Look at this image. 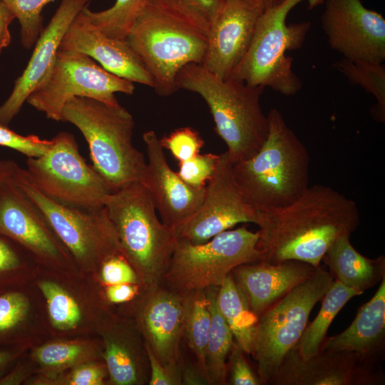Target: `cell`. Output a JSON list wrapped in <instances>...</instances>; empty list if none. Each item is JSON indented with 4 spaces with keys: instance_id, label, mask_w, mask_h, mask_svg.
<instances>
[{
    "instance_id": "6da1fadb",
    "label": "cell",
    "mask_w": 385,
    "mask_h": 385,
    "mask_svg": "<svg viewBox=\"0 0 385 385\" xmlns=\"http://www.w3.org/2000/svg\"><path fill=\"white\" fill-rule=\"evenodd\" d=\"M359 224L353 200L329 186L316 184L292 204L260 212L257 246L262 260H296L317 267L333 243L350 236Z\"/></svg>"
},
{
    "instance_id": "7a4b0ae2",
    "label": "cell",
    "mask_w": 385,
    "mask_h": 385,
    "mask_svg": "<svg viewBox=\"0 0 385 385\" xmlns=\"http://www.w3.org/2000/svg\"><path fill=\"white\" fill-rule=\"evenodd\" d=\"M268 131L261 148L250 158L232 163L235 180L247 202L260 212L282 209L308 188L309 152L286 123L272 108Z\"/></svg>"
},
{
    "instance_id": "3957f363",
    "label": "cell",
    "mask_w": 385,
    "mask_h": 385,
    "mask_svg": "<svg viewBox=\"0 0 385 385\" xmlns=\"http://www.w3.org/2000/svg\"><path fill=\"white\" fill-rule=\"evenodd\" d=\"M176 84L205 101L232 163L250 158L261 148L268 131L267 116L260 101L264 88L221 79L199 63L182 68Z\"/></svg>"
},
{
    "instance_id": "277c9868",
    "label": "cell",
    "mask_w": 385,
    "mask_h": 385,
    "mask_svg": "<svg viewBox=\"0 0 385 385\" xmlns=\"http://www.w3.org/2000/svg\"><path fill=\"white\" fill-rule=\"evenodd\" d=\"M62 121L81 131L88 145L93 167L112 192L142 181L146 161L133 144V118L120 103L76 97L64 106Z\"/></svg>"
},
{
    "instance_id": "5b68a950",
    "label": "cell",
    "mask_w": 385,
    "mask_h": 385,
    "mask_svg": "<svg viewBox=\"0 0 385 385\" xmlns=\"http://www.w3.org/2000/svg\"><path fill=\"white\" fill-rule=\"evenodd\" d=\"M105 208L121 253L135 270L141 287L162 284L178 237L158 219L147 189L135 182L113 191Z\"/></svg>"
},
{
    "instance_id": "8992f818",
    "label": "cell",
    "mask_w": 385,
    "mask_h": 385,
    "mask_svg": "<svg viewBox=\"0 0 385 385\" xmlns=\"http://www.w3.org/2000/svg\"><path fill=\"white\" fill-rule=\"evenodd\" d=\"M309 8L324 0H284L264 9L260 16L250 47L229 78L255 87H269L285 96L296 94L302 86L292 69V58L286 52L299 48L310 23L287 24L289 11L301 2Z\"/></svg>"
},
{
    "instance_id": "52a82bcc",
    "label": "cell",
    "mask_w": 385,
    "mask_h": 385,
    "mask_svg": "<svg viewBox=\"0 0 385 385\" xmlns=\"http://www.w3.org/2000/svg\"><path fill=\"white\" fill-rule=\"evenodd\" d=\"M126 41L152 76L158 95L178 91L177 76L191 63L202 64L207 35L148 2L134 21Z\"/></svg>"
},
{
    "instance_id": "ba28073f",
    "label": "cell",
    "mask_w": 385,
    "mask_h": 385,
    "mask_svg": "<svg viewBox=\"0 0 385 385\" xmlns=\"http://www.w3.org/2000/svg\"><path fill=\"white\" fill-rule=\"evenodd\" d=\"M320 265L257 319L252 334V353L262 384H269L282 359L300 339L314 305L334 281Z\"/></svg>"
},
{
    "instance_id": "9c48e42d",
    "label": "cell",
    "mask_w": 385,
    "mask_h": 385,
    "mask_svg": "<svg viewBox=\"0 0 385 385\" xmlns=\"http://www.w3.org/2000/svg\"><path fill=\"white\" fill-rule=\"evenodd\" d=\"M258 238L242 226L201 244L178 239L163 284L185 293L219 287L235 267L262 260Z\"/></svg>"
},
{
    "instance_id": "30bf717a",
    "label": "cell",
    "mask_w": 385,
    "mask_h": 385,
    "mask_svg": "<svg viewBox=\"0 0 385 385\" xmlns=\"http://www.w3.org/2000/svg\"><path fill=\"white\" fill-rule=\"evenodd\" d=\"M26 175L49 199L72 207L94 210L105 207L112 192L103 178L81 156L74 136L60 132L43 155L27 158Z\"/></svg>"
},
{
    "instance_id": "8fae6325",
    "label": "cell",
    "mask_w": 385,
    "mask_h": 385,
    "mask_svg": "<svg viewBox=\"0 0 385 385\" xmlns=\"http://www.w3.org/2000/svg\"><path fill=\"white\" fill-rule=\"evenodd\" d=\"M134 91L133 83L108 72L91 57L59 49L50 73L26 101L47 118L62 121L63 108L73 98L118 105L116 93L132 95Z\"/></svg>"
},
{
    "instance_id": "7c38bea8",
    "label": "cell",
    "mask_w": 385,
    "mask_h": 385,
    "mask_svg": "<svg viewBox=\"0 0 385 385\" xmlns=\"http://www.w3.org/2000/svg\"><path fill=\"white\" fill-rule=\"evenodd\" d=\"M14 183L41 212L61 243L79 260L104 261L121 253L114 227L104 207L87 210L58 203L43 195L17 167Z\"/></svg>"
},
{
    "instance_id": "4fadbf2b",
    "label": "cell",
    "mask_w": 385,
    "mask_h": 385,
    "mask_svg": "<svg viewBox=\"0 0 385 385\" xmlns=\"http://www.w3.org/2000/svg\"><path fill=\"white\" fill-rule=\"evenodd\" d=\"M232 166L227 152L220 154L217 169L206 185L201 205L176 230L178 239L201 244L237 224L257 225L260 212L245 200L235 180Z\"/></svg>"
},
{
    "instance_id": "5bb4252c",
    "label": "cell",
    "mask_w": 385,
    "mask_h": 385,
    "mask_svg": "<svg viewBox=\"0 0 385 385\" xmlns=\"http://www.w3.org/2000/svg\"><path fill=\"white\" fill-rule=\"evenodd\" d=\"M322 25L330 47L351 61L383 63L385 19L361 0H324Z\"/></svg>"
},
{
    "instance_id": "9a60e30c",
    "label": "cell",
    "mask_w": 385,
    "mask_h": 385,
    "mask_svg": "<svg viewBox=\"0 0 385 385\" xmlns=\"http://www.w3.org/2000/svg\"><path fill=\"white\" fill-rule=\"evenodd\" d=\"M264 7L260 0H225L207 33L202 66L227 79L246 54Z\"/></svg>"
},
{
    "instance_id": "2e32d148",
    "label": "cell",
    "mask_w": 385,
    "mask_h": 385,
    "mask_svg": "<svg viewBox=\"0 0 385 385\" xmlns=\"http://www.w3.org/2000/svg\"><path fill=\"white\" fill-rule=\"evenodd\" d=\"M371 366L350 351L319 350L316 355L304 359L294 346L287 352L269 384H381L384 376Z\"/></svg>"
},
{
    "instance_id": "e0dca14e",
    "label": "cell",
    "mask_w": 385,
    "mask_h": 385,
    "mask_svg": "<svg viewBox=\"0 0 385 385\" xmlns=\"http://www.w3.org/2000/svg\"><path fill=\"white\" fill-rule=\"evenodd\" d=\"M148 156L140 182L158 210L161 221L176 230L185 224L201 205L205 188H197L183 181L169 166L160 138L153 130L143 134Z\"/></svg>"
},
{
    "instance_id": "ac0fdd59",
    "label": "cell",
    "mask_w": 385,
    "mask_h": 385,
    "mask_svg": "<svg viewBox=\"0 0 385 385\" xmlns=\"http://www.w3.org/2000/svg\"><path fill=\"white\" fill-rule=\"evenodd\" d=\"M144 291L139 322L145 344L163 365L180 366L188 293L163 284Z\"/></svg>"
},
{
    "instance_id": "d6986e66",
    "label": "cell",
    "mask_w": 385,
    "mask_h": 385,
    "mask_svg": "<svg viewBox=\"0 0 385 385\" xmlns=\"http://www.w3.org/2000/svg\"><path fill=\"white\" fill-rule=\"evenodd\" d=\"M91 0H62L48 24L43 28L31 56L15 81L12 91L0 106V123L9 125L31 93L50 73L61 41L69 26Z\"/></svg>"
},
{
    "instance_id": "ffe728a7",
    "label": "cell",
    "mask_w": 385,
    "mask_h": 385,
    "mask_svg": "<svg viewBox=\"0 0 385 385\" xmlns=\"http://www.w3.org/2000/svg\"><path fill=\"white\" fill-rule=\"evenodd\" d=\"M59 49L83 53L120 78L154 88L152 76L126 40L104 35L81 12L69 26Z\"/></svg>"
},
{
    "instance_id": "44dd1931",
    "label": "cell",
    "mask_w": 385,
    "mask_h": 385,
    "mask_svg": "<svg viewBox=\"0 0 385 385\" xmlns=\"http://www.w3.org/2000/svg\"><path fill=\"white\" fill-rule=\"evenodd\" d=\"M0 234L43 257L63 253L45 217L11 178L0 186Z\"/></svg>"
},
{
    "instance_id": "7402d4cb",
    "label": "cell",
    "mask_w": 385,
    "mask_h": 385,
    "mask_svg": "<svg viewBox=\"0 0 385 385\" xmlns=\"http://www.w3.org/2000/svg\"><path fill=\"white\" fill-rule=\"evenodd\" d=\"M315 268L296 260L278 263L260 260L240 265L232 271L231 274L244 294L250 308L258 317L305 280Z\"/></svg>"
},
{
    "instance_id": "603a6c76",
    "label": "cell",
    "mask_w": 385,
    "mask_h": 385,
    "mask_svg": "<svg viewBox=\"0 0 385 385\" xmlns=\"http://www.w3.org/2000/svg\"><path fill=\"white\" fill-rule=\"evenodd\" d=\"M385 339V276L374 295L359 309L342 333L324 339L319 350L350 351L371 364L380 355Z\"/></svg>"
},
{
    "instance_id": "cb8c5ba5",
    "label": "cell",
    "mask_w": 385,
    "mask_h": 385,
    "mask_svg": "<svg viewBox=\"0 0 385 385\" xmlns=\"http://www.w3.org/2000/svg\"><path fill=\"white\" fill-rule=\"evenodd\" d=\"M349 238L344 235L337 239L322 261L336 280L362 294L385 276V258L364 256L352 246Z\"/></svg>"
},
{
    "instance_id": "d4e9b609",
    "label": "cell",
    "mask_w": 385,
    "mask_h": 385,
    "mask_svg": "<svg viewBox=\"0 0 385 385\" xmlns=\"http://www.w3.org/2000/svg\"><path fill=\"white\" fill-rule=\"evenodd\" d=\"M216 303L235 342L245 354H251L252 334L258 317L250 308L231 273L218 287Z\"/></svg>"
},
{
    "instance_id": "484cf974",
    "label": "cell",
    "mask_w": 385,
    "mask_h": 385,
    "mask_svg": "<svg viewBox=\"0 0 385 385\" xmlns=\"http://www.w3.org/2000/svg\"><path fill=\"white\" fill-rule=\"evenodd\" d=\"M361 294L338 280L332 282L322 298V307L317 316L307 326L295 345L302 357L308 359L319 351L333 319L352 297Z\"/></svg>"
},
{
    "instance_id": "4316f807",
    "label": "cell",
    "mask_w": 385,
    "mask_h": 385,
    "mask_svg": "<svg viewBox=\"0 0 385 385\" xmlns=\"http://www.w3.org/2000/svg\"><path fill=\"white\" fill-rule=\"evenodd\" d=\"M217 289L218 287L207 289L211 323L205 353V372L208 384L224 385L227 384V379L226 359L234 337L217 308Z\"/></svg>"
},
{
    "instance_id": "83f0119b",
    "label": "cell",
    "mask_w": 385,
    "mask_h": 385,
    "mask_svg": "<svg viewBox=\"0 0 385 385\" xmlns=\"http://www.w3.org/2000/svg\"><path fill=\"white\" fill-rule=\"evenodd\" d=\"M210 323L207 289L189 292L183 338L194 353L197 366L205 376V353Z\"/></svg>"
},
{
    "instance_id": "f1b7e54d",
    "label": "cell",
    "mask_w": 385,
    "mask_h": 385,
    "mask_svg": "<svg viewBox=\"0 0 385 385\" xmlns=\"http://www.w3.org/2000/svg\"><path fill=\"white\" fill-rule=\"evenodd\" d=\"M348 81L359 85L374 96L376 104L371 108L372 117L385 121V67L382 63L351 61L342 58L334 64Z\"/></svg>"
},
{
    "instance_id": "f546056e",
    "label": "cell",
    "mask_w": 385,
    "mask_h": 385,
    "mask_svg": "<svg viewBox=\"0 0 385 385\" xmlns=\"http://www.w3.org/2000/svg\"><path fill=\"white\" fill-rule=\"evenodd\" d=\"M148 0H115L109 8L93 11L88 6L81 13L93 28L104 35L125 39L136 18Z\"/></svg>"
},
{
    "instance_id": "4dcf8cb0",
    "label": "cell",
    "mask_w": 385,
    "mask_h": 385,
    "mask_svg": "<svg viewBox=\"0 0 385 385\" xmlns=\"http://www.w3.org/2000/svg\"><path fill=\"white\" fill-rule=\"evenodd\" d=\"M104 358L111 379L115 384L133 385L148 381L149 368L142 365L130 348L120 340L106 341Z\"/></svg>"
},
{
    "instance_id": "1f68e13d",
    "label": "cell",
    "mask_w": 385,
    "mask_h": 385,
    "mask_svg": "<svg viewBox=\"0 0 385 385\" xmlns=\"http://www.w3.org/2000/svg\"><path fill=\"white\" fill-rule=\"evenodd\" d=\"M225 0H148V2L207 35Z\"/></svg>"
},
{
    "instance_id": "d6a6232c",
    "label": "cell",
    "mask_w": 385,
    "mask_h": 385,
    "mask_svg": "<svg viewBox=\"0 0 385 385\" xmlns=\"http://www.w3.org/2000/svg\"><path fill=\"white\" fill-rule=\"evenodd\" d=\"M48 306L51 321L60 329L76 326L81 318L80 308L75 299L56 283L44 281L39 284Z\"/></svg>"
},
{
    "instance_id": "836d02e7",
    "label": "cell",
    "mask_w": 385,
    "mask_h": 385,
    "mask_svg": "<svg viewBox=\"0 0 385 385\" xmlns=\"http://www.w3.org/2000/svg\"><path fill=\"white\" fill-rule=\"evenodd\" d=\"M13 12L20 25L22 46L33 47L43 29L42 11L56 0H1Z\"/></svg>"
},
{
    "instance_id": "e575fe53",
    "label": "cell",
    "mask_w": 385,
    "mask_h": 385,
    "mask_svg": "<svg viewBox=\"0 0 385 385\" xmlns=\"http://www.w3.org/2000/svg\"><path fill=\"white\" fill-rule=\"evenodd\" d=\"M163 149L169 150L179 162L189 160L200 153L205 142L192 128H179L160 138Z\"/></svg>"
},
{
    "instance_id": "d590c367",
    "label": "cell",
    "mask_w": 385,
    "mask_h": 385,
    "mask_svg": "<svg viewBox=\"0 0 385 385\" xmlns=\"http://www.w3.org/2000/svg\"><path fill=\"white\" fill-rule=\"evenodd\" d=\"M220 160V155L197 154L195 157L178 163V173L186 183L197 188H204L212 178Z\"/></svg>"
},
{
    "instance_id": "8d00e7d4",
    "label": "cell",
    "mask_w": 385,
    "mask_h": 385,
    "mask_svg": "<svg viewBox=\"0 0 385 385\" xmlns=\"http://www.w3.org/2000/svg\"><path fill=\"white\" fill-rule=\"evenodd\" d=\"M52 145V139H41L36 135H22L0 123V145L15 150L27 158L43 155Z\"/></svg>"
},
{
    "instance_id": "74e56055",
    "label": "cell",
    "mask_w": 385,
    "mask_h": 385,
    "mask_svg": "<svg viewBox=\"0 0 385 385\" xmlns=\"http://www.w3.org/2000/svg\"><path fill=\"white\" fill-rule=\"evenodd\" d=\"M101 276L102 281L108 285L118 284L140 285L135 270L122 253L112 255L102 262Z\"/></svg>"
},
{
    "instance_id": "f35d334b",
    "label": "cell",
    "mask_w": 385,
    "mask_h": 385,
    "mask_svg": "<svg viewBox=\"0 0 385 385\" xmlns=\"http://www.w3.org/2000/svg\"><path fill=\"white\" fill-rule=\"evenodd\" d=\"M227 377L232 385H260L259 377L252 371L245 356V352L234 341L228 354Z\"/></svg>"
},
{
    "instance_id": "ab89813d",
    "label": "cell",
    "mask_w": 385,
    "mask_h": 385,
    "mask_svg": "<svg viewBox=\"0 0 385 385\" xmlns=\"http://www.w3.org/2000/svg\"><path fill=\"white\" fill-rule=\"evenodd\" d=\"M82 347L71 343H52L38 348L35 354L46 366H61L75 361L81 354Z\"/></svg>"
},
{
    "instance_id": "60d3db41",
    "label": "cell",
    "mask_w": 385,
    "mask_h": 385,
    "mask_svg": "<svg viewBox=\"0 0 385 385\" xmlns=\"http://www.w3.org/2000/svg\"><path fill=\"white\" fill-rule=\"evenodd\" d=\"M149 363V385H180L182 384L183 364L178 366L163 365L150 349L145 344Z\"/></svg>"
},
{
    "instance_id": "b9f144b4",
    "label": "cell",
    "mask_w": 385,
    "mask_h": 385,
    "mask_svg": "<svg viewBox=\"0 0 385 385\" xmlns=\"http://www.w3.org/2000/svg\"><path fill=\"white\" fill-rule=\"evenodd\" d=\"M19 245L9 237L0 234V277L17 270L22 265Z\"/></svg>"
},
{
    "instance_id": "7bdbcfd3",
    "label": "cell",
    "mask_w": 385,
    "mask_h": 385,
    "mask_svg": "<svg viewBox=\"0 0 385 385\" xmlns=\"http://www.w3.org/2000/svg\"><path fill=\"white\" fill-rule=\"evenodd\" d=\"M104 379L103 370L96 365L87 364L77 368L72 374L71 385H101Z\"/></svg>"
},
{
    "instance_id": "ee69618b",
    "label": "cell",
    "mask_w": 385,
    "mask_h": 385,
    "mask_svg": "<svg viewBox=\"0 0 385 385\" xmlns=\"http://www.w3.org/2000/svg\"><path fill=\"white\" fill-rule=\"evenodd\" d=\"M139 294L138 284H118L108 285L106 291L108 300L113 304L125 303L133 299Z\"/></svg>"
},
{
    "instance_id": "f6af8a7d",
    "label": "cell",
    "mask_w": 385,
    "mask_h": 385,
    "mask_svg": "<svg viewBox=\"0 0 385 385\" xmlns=\"http://www.w3.org/2000/svg\"><path fill=\"white\" fill-rule=\"evenodd\" d=\"M15 19L10 9L0 0V55L11 43L9 26Z\"/></svg>"
},
{
    "instance_id": "bcb514c9",
    "label": "cell",
    "mask_w": 385,
    "mask_h": 385,
    "mask_svg": "<svg viewBox=\"0 0 385 385\" xmlns=\"http://www.w3.org/2000/svg\"><path fill=\"white\" fill-rule=\"evenodd\" d=\"M181 376L182 384H208L206 376L197 366L194 367L190 365H183Z\"/></svg>"
},
{
    "instance_id": "7dc6e473",
    "label": "cell",
    "mask_w": 385,
    "mask_h": 385,
    "mask_svg": "<svg viewBox=\"0 0 385 385\" xmlns=\"http://www.w3.org/2000/svg\"><path fill=\"white\" fill-rule=\"evenodd\" d=\"M19 165L11 160H0V186L11 179Z\"/></svg>"
},
{
    "instance_id": "c3c4849f",
    "label": "cell",
    "mask_w": 385,
    "mask_h": 385,
    "mask_svg": "<svg viewBox=\"0 0 385 385\" xmlns=\"http://www.w3.org/2000/svg\"><path fill=\"white\" fill-rule=\"evenodd\" d=\"M15 354L8 350L0 349V373L11 361Z\"/></svg>"
},
{
    "instance_id": "681fc988",
    "label": "cell",
    "mask_w": 385,
    "mask_h": 385,
    "mask_svg": "<svg viewBox=\"0 0 385 385\" xmlns=\"http://www.w3.org/2000/svg\"><path fill=\"white\" fill-rule=\"evenodd\" d=\"M264 9L273 7L281 4L284 0H260Z\"/></svg>"
}]
</instances>
